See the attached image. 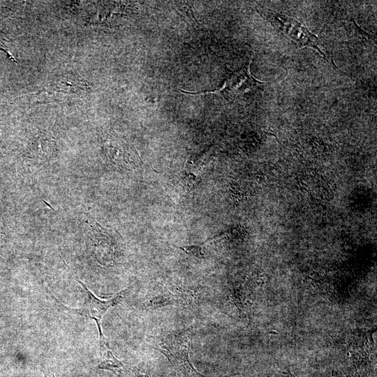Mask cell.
I'll list each match as a JSON object with an SVG mask.
<instances>
[{
	"instance_id": "obj_10",
	"label": "cell",
	"mask_w": 377,
	"mask_h": 377,
	"mask_svg": "<svg viewBox=\"0 0 377 377\" xmlns=\"http://www.w3.org/2000/svg\"><path fill=\"white\" fill-rule=\"evenodd\" d=\"M288 374L291 376V377H296L295 376L293 375V374L292 372H290V371H288Z\"/></svg>"
},
{
	"instance_id": "obj_4",
	"label": "cell",
	"mask_w": 377,
	"mask_h": 377,
	"mask_svg": "<svg viewBox=\"0 0 377 377\" xmlns=\"http://www.w3.org/2000/svg\"><path fill=\"white\" fill-rule=\"evenodd\" d=\"M261 82L253 77L249 71V65L237 71L232 73L225 81L223 87L219 90L206 91L202 93H191L181 90L184 94H205L207 93H218L225 96L233 98L249 91L260 85Z\"/></svg>"
},
{
	"instance_id": "obj_3",
	"label": "cell",
	"mask_w": 377,
	"mask_h": 377,
	"mask_svg": "<svg viewBox=\"0 0 377 377\" xmlns=\"http://www.w3.org/2000/svg\"><path fill=\"white\" fill-rule=\"evenodd\" d=\"M77 281L82 287L84 303L80 309H74V311L80 316L90 318L95 320L99 333L100 349H102L109 346L107 339L102 332V318L109 309L114 307L122 301L128 289L120 290L108 300H101L82 281L80 280H77Z\"/></svg>"
},
{
	"instance_id": "obj_5",
	"label": "cell",
	"mask_w": 377,
	"mask_h": 377,
	"mask_svg": "<svg viewBox=\"0 0 377 377\" xmlns=\"http://www.w3.org/2000/svg\"><path fill=\"white\" fill-rule=\"evenodd\" d=\"M50 86L54 91L68 94H81L89 88L87 82L81 76L70 73L55 75L50 81Z\"/></svg>"
},
{
	"instance_id": "obj_8",
	"label": "cell",
	"mask_w": 377,
	"mask_h": 377,
	"mask_svg": "<svg viewBox=\"0 0 377 377\" xmlns=\"http://www.w3.org/2000/svg\"><path fill=\"white\" fill-rule=\"evenodd\" d=\"M119 377H151L150 375L147 374H142L136 371L134 369H132L129 366L127 365L124 371L119 376Z\"/></svg>"
},
{
	"instance_id": "obj_9",
	"label": "cell",
	"mask_w": 377,
	"mask_h": 377,
	"mask_svg": "<svg viewBox=\"0 0 377 377\" xmlns=\"http://www.w3.org/2000/svg\"><path fill=\"white\" fill-rule=\"evenodd\" d=\"M269 334H278L279 333L275 331L269 332Z\"/></svg>"
},
{
	"instance_id": "obj_11",
	"label": "cell",
	"mask_w": 377,
	"mask_h": 377,
	"mask_svg": "<svg viewBox=\"0 0 377 377\" xmlns=\"http://www.w3.org/2000/svg\"><path fill=\"white\" fill-rule=\"evenodd\" d=\"M53 377H54V376L53 375Z\"/></svg>"
},
{
	"instance_id": "obj_7",
	"label": "cell",
	"mask_w": 377,
	"mask_h": 377,
	"mask_svg": "<svg viewBox=\"0 0 377 377\" xmlns=\"http://www.w3.org/2000/svg\"><path fill=\"white\" fill-rule=\"evenodd\" d=\"M182 250L186 252L188 255L198 258H203V254L201 252V248L199 245L184 246L180 247Z\"/></svg>"
},
{
	"instance_id": "obj_2",
	"label": "cell",
	"mask_w": 377,
	"mask_h": 377,
	"mask_svg": "<svg viewBox=\"0 0 377 377\" xmlns=\"http://www.w3.org/2000/svg\"><path fill=\"white\" fill-rule=\"evenodd\" d=\"M263 13L273 26L295 43L298 47L313 48L325 59V53L323 50V47L319 39L300 22L269 9H264Z\"/></svg>"
},
{
	"instance_id": "obj_6",
	"label": "cell",
	"mask_w": 377,
	"mask_h": 377,
	"mask_svg": "<svg viewBox=\"0 0 377 377\" xmlns=\"http://www.w3.org/2000/svg\"><path fill=\"white\" fill-rule=\"evenodd\" d=\"M100 352L103 360L98 364L99 369L109 370L117 376H119L124 372L127 364L116 358L110 348Z\"/></svg>"
},
{
	"instance_id": "obj_1",
	"label": "cell",
	"mask_w": 377,
	"mask_h": 377,
	"mask_svg": "<svg viewBox=\"0 0 377 377\" xmlns=\"http://www.w3.org/2000/svg\"><path fill=\"white\" fill-rule=\"evenodd\" d=\"M158 350L170 364L186 377H207L199 373L189 360L191 332L182 330L168 334L160 340Z\"/></svg>"
}]
</instances>
